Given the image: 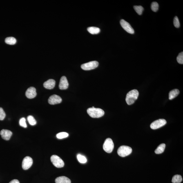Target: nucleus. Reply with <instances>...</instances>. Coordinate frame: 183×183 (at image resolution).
I'll use <instances>...</instances> for the list:
<instances>
[{
    "label": "nucleus",
    "instance_id": "1",
    "mask_svg": "<svg viewBox=\"0 0 183 183\" xmlns=\"http://www.w3.org/2000/svg\"><path fill=\"white\" fill-rule=\"evenodd\" d=\"M139 96V92L137 90L131 91L127 94L126 100L128 104L130 105L134 104Z\"/></svg>",
    "mask_w": 183,
    "mask_h": 183
},
{
    "label": "nucleus",
    "instance_id": "2",
    "mask_svg": "<svg viewBox=\"0 0 183 183\" xmlns=\"http://www.w3.org/2000/svg\"><path fill=\"white\" fill-rule=\"evenodd\" d=\"M87 113L90 117L93 118H98L102 117L104 114V110L100 108L95 107L89 108L87 110Z\"/></svg>",
    "mask_w": 183,
    "mask_h": 183
},
{
    "label": "nucleus",
    "instance_id": "3",
    "mask_svg": "<svg viewBox=\"0 0 183 183\" xmlns=\"http://www.w3.org/2000/svg\"><path fill=\"white\" fill-rule=\"evenodd\" d=\"M132 150L130 147L126 146H121L117 150V153L121 157H125L129 155L132 153Z\"/></svg>",
    "mask_w": 183,
    "mask_h": 183
},
{
    "label": "nucleus",
    "instance_id": "4",
    "mask_svg": "<svg viewBox=\"0 0 183 183\" xmlns=\"http://www.w3.org/2000/svg\"><path fill=\"white\" fill-rule=\"evenodd\" d=\"M51 160L55 167L61 168L64 166L65 163L60 157L56 155H53L51 157Z\"/></svg>",
    "mask_w": 183,
    "mask_h": 183
},
{
    "label": "nucleus",
    "instance_id": "5",
    "mask_svg": "<svg viewBox=\"0 0 183 183\" xmlns=\"http://www.w3.org/2000/svg\"><path fill=\"white\" fill-rule=\"evenodd\" d=\"M114 144L113 140L110 138H107L103 145V149L108 153H110L113 151Z\"/></svg>",
    "mask_w": 183,
    "mask_h": 183
},
{
    "label": "nucleus",
    "instance_id": "6",
    "mask_svg": "<svg viewBox=\"0 0 183 183\" xmlns=\"http://www.w3.org/2000/svg\"><path fill=\"white\" fill-rule=\"evenodd\" d=\"M98 65L99 63L97 61H91L81 65V68L84 70H90L97 68Z\"/></svg>",
    "mask_w": 183,
    "mask_h": 183
},
{
    "label": "nucleus",
    "instance_id": "7",
    "mask_svg": "<svg viewBox=\"0 0 183 183\" xmlns=\"http://www.w3.org/2000/svg\"><path fill=\"white\" fill-rule=\"evenodd\" d=\"M166 124V121L164 119H159L154 121L150 125L152 129L156 130L162 127Z\"/></svg>",
    "mask_w": 183,
    "mask_h": 183
},
{
    "label": "nucleus",
    "instance_id": "8",
    "mask_svg": "<svg viewBox=\"0 0 183 183\" xmlns=\"http://www.w3.org/2000/svg\"><path fill=\"white\" fill-rule=\"evenodd\" d=\"M120 24L122 28L126 31L128 32V33L131 34H134V30L132 28L131 25L130 24L124 20V19H121L120 21Z\"/></svg>",
    "mask_w": 183,
    "mask_h": 183
},
{
    "label": "nucleus",
    "instance_id": "9",
    "mask_svg": "<svg viewBox=\"0 0 183 183\" xmlns=\"http://www.w3.org/2000/svg\"><path fill=\"white\" fill-rule=\"evenodd\" d=\"M33 159L29 156H27L23 159L22 162V168L23 170H27L31 167L33 164Z\"/></svg>",
    "mask_w": 183,
    "mask_h": 183
},
{
    "label": "nucleus",
    "instance_id": "10",
    "mask_svg": "<svg viewBox=\"0 0 183 183\" xmlns=\"http://www.w3.org/2000/svg\"><path fill=\"white\" fill-rule=\"evenodd\" d=\"M61 98L57 95H52L48 99V102L50 104L54 105L60 104L62 101Z\"/></svg>",
    "mask_w": 183,
    "mask_h": 183
},
{
    "label": "nucleus",
    "instance_id": "11",
    "mask_svg": "<svg viewBox=\"0 0 183 183\" xmlns=\"http://www.w3.org/2000/svg\"><path fill=\"white\" fill-rule=\"evenodd\" d=\"M37 95L36 89L34 87H30L27 90L26 92V97L29 99L35 98Z\"/></svg>",
    "mask_w": 183,
    "mask_h": 183
},
{
    "label": "nucleus",
    "instance_id": "12",
    "mask_svg": "<svg viewBox=\"0 0 183 183\" xmlns=\"http://www.w3.org/2000/svg\"><path fill=\"white\" fill-rule=\"evenodd\" d=\"M69 83L67 78L65 76L61 77L60 81L59 87L61 90H66L68 89Z\"/></svg>",
    "mask_w": 183,
    "mask_h": 183
},
{
    "label": "nucleus",
    "instance_id": "13",
    "mask_svg": "<svg viewBox=\"0 0 183 183\" xmlns=\"http://www.w3.org/2000/svg\"><path fill=\"white\" fill-rule=\"evenodd\" d=\"M0 134L3 139L5 140H10L12 136V133L10 130L3 129L0 132Z\"/></svg>",
    "mask_w": 183,
    "mask_h": 183
},
{
    "label": "nucleus",
    "instance_id": "14",
    "mask_svg": "<svg viewBox=\"0 0 183 183\" xmlns=\"http://www.w3.org/2000/svg\"><path fill=\"white\" fill-rule=\"evenodd\" d=\"M55 81L54 80L50 79L46 81L43 84V86L48 89H52L55 86Z\"/></svg>",
    "mask_w": 183,
    "mask_h": 183
},
{
    "label": "nucleus",
    "instance_id": "15",
    "mask_svg": "<svg viewBox=\"0 0 183 183\" xmlns=\"http://www.w3.org/2000/svg\"><path fill=\"white\" fill-rule=\"evenodd\" d=\"M56 183H71V181L68 177L62 176L57 177L55 179Z\"/></svg>",
    "mask_w": 183,
    "mask_h": 183
},
{
    "label": "nucleus",
    "instance_id": "16",
    "mask_svg": "<svg viewBox=\"0 0 183 183\" xmlns=\"http://www.w3.org/2000/svg\"><path fill=\"white\" fill-rule=\"evenodd\" d=\"M179 93H180L179 91L177 89H175L171 91L169 93V99L171 100L174 98L179 95Z\"/></svg>",
    "mask_w": 183,
    "mask_h": 183
},
{
    "label": "nucleus",
    "instance_id": "17",
    "mask_svg": "<svg viewBox=\"0 0 183 183\" xmlns=\"http://www.w3.org/2000/svg\"><path fill=\"white\" fill-rule=\"evenodd\" d=\"M87 30L89 32L92 34H98L100 32V29L97 27H89L87 28Z\"/></svg>",
    "mask_w": 183,
    "mask_h": 183
},
{
    "label": "nucleus",
    "instance_id": "18",
    "mask_svg": "<svg viewBox=\"0 0 183 183\" xmlns=\"http://www.w3.org/2000/svg\"><path fill=\"white\" fill-rule=\"evenodd\" d=\"M166 146V144H162L159 145L156 150H155V153L156 154H160L163 153L164 151Z\"/></svg>",
    "mask_w": 183,
    "mask_h": 183
},
{
    "label": "nucleus",
    "instance_id": "19",
    "mask_svg": "<svg viewBox=\"0 0 183 183\" xmlns=\"http://www.w3.org/2000/svg\"><path fill=\"white\" fill-rule=\"evenodd\" d=\"M5 43L10 45H14L16 43V40L15 38L12 37H7L5 40Z\"/></svg>",
    "mask_w": 183,
    "mask_h": 183
},
{
    "label": "nucleus",
    "instance_id": "20",
    "mask_svg": "<svg viewBox=\"0 0 183 183\" xmlns=\"http://www.w3.org/2000/svg\"><path fill=\"white\" fill-rule=\"evenodd\" d=\"M182 181V176L180 175H176L173 177L172 182L173 183H180Z\"/></svg>",
    "mask_w": 183,
    "mask_h": 183
},
{
    "label": "nucleus",
    "instance_id": "21",
    "mask_svg": "<svg viewBox=\"0 0 183 183\" xmlns=\"http://www.w3.org/2000/svg\"><path fill=\"white\" fill-rule=\"evenodd\" d=\"M134 9L135 11L139 15H141L142 14L143 11L144 10V9L142 6L140 5H135L134 6Z\"/></svg>",
    "mask_w": 183,
    "mask_h": 183
},
{
    "label": "nucleus",
    "instance_id": "22",
    "mask_svg": "<svg viewBox=\"0 0 183 183\" xmlns=\"http://www.w3.org/2000/svg\"><path fill=\"white\" fill-rule=\"evenodd\" d=\"M27 120H28L29 124L32 126L35 125L37 124V121L34 117L31 115L27 117Z\"/></svg>",
    "mask_w": 183,
    "mask_h": 183
},
{
    "label": "nucleus",
    "instance_id": "23",
    "mask_svg": "<svg viewBox=\"0 0 183 183\" xmlns=\"http://www.w3.org/2000/svg\"><path fill=\"white\" fill-rule=\"evenodd\" d=\"M69 136V134L66 132H61L57 134V137L58 139H61L67 137Z\"/></svg>",
    "mask_w": 183,
    "mask_h": 183
},
{
    "label": "nucleus",
    "instance_id": "24",
    "mask_svg": "<svg viewBox=\"0 0 183 183\" xmlns=\"http://www.w3.org/2000/svg\"><path fill=\"white\" fill-rule=\"evenodd\" d=\"M77 158L79 162L81 163H82V164H85L87 162V158L81 154L78 155Z\"/></svg>",
    "mask_w": 183,
    "mask_h": 183
},
{
    "label": "nucleus",
    "instance_id": "25",
    "mask_svg": "<svg viewBox=\"0 0 183 183\" xmlns=\"http://www.w3.org/2000/svg\"><path fill=\"white\" fill-rule=\"evenodd\" d=\"M159 5L156 2H153L151 5V8L152 11L154 12H156L158 10Z\"/></svg>",
    "mask_w": 183,
    "mask_h": 183
},
{
    "label": "nucleus",
    "instance_id": "26",
    "mask_svg": "<svg viewBox=\"0 0 183 183\" xmlns=\"http://www.w3.org/2000/svg\"><path fill=\"white\" fill-rule=\"evenodd\" d=\"M177 62L179 64H183V52H182L178 54V57L177 58Z\"/></svg>",
    "mask_w": 183,
    "mask_h": 183
},
{
    "label": "nucleus",
    "instance_id": "27",
    "mask_svg": "<svg viewBox=\"0 0 183 183\" xmlns=\"http://www.w3.org/2000/svg\"><path fill=\"white\" fill-rule=\"evenodd\" d=\"M173 23L174 26L176 28H179L180 26V23L179 22V20L177 16L174 18Z\"/></svg>",
    "mask_w": 183,
    "mask_h": 183
},
{
    "label": "nucleus",
    "instance_id": "28",
    "mask_svg": "<svg viewBox=\"0 0 183 183\" xmlns=\"http://www.w3.org/2000/svg\"><path fill=\"white\" fill-rule=\"evenodd\" d=\"M19 124L20 125L23 127L25 128H26L27 127L26 120L25 118H22L20 119Z\"/></svg>",
    "mask_w": 183,
    "mask_h": 183
},
{
    "label": "nucleus",
    "instance_id": "29",
    "mask_svg": "<svg viewBox=\"0 0 183 183\" xmlns=\"http://www.w3.org/2000/svg\"><path fill=\"white\" fill-rule=\"evenodd\" d=\"M5 112L3 108L0 107V120H3L5 118Z\"/></svg>",
    "mask_w": 183,
    "mask_h": 183
},
{
    "label": "nucleus",
    "instance_id": "30",
    "mask_svg": "<svg viewBox=\"0 0 183 183\" xmlns=\"http://www.w3.org/2000/svg\"><path fill=\"white\" fill-rule=\"evenodd\" d=\"M9 183H20L19 180H17V179H14L12 181H11V182Z\"/></svg>",
    "mask_w": 183,
    "mask_h": 183
}]
</instances>
